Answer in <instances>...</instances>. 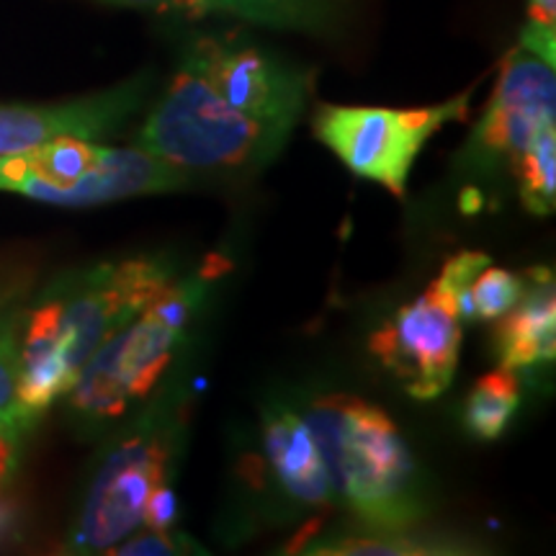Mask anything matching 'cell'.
<instances>
[{
  "instance_id": "obj_1",
  "label": "cell",
  "mask_w": 556,
  "mask_h": 556,
  "mask_svg": "<svg viewBox=\"0 0 556 556\" xmlns=\"http://www.w3.org/2000/svg\"><path fill=\"white\" fill-rule=\"evenodd\" d=\"M173 281L157 258L101 263L62 278L21 315L18 394L34 417L65 397L99 348Z\"/></svg>"
},
{
  "instance_id": "obj_2",
  "label": "cell",
  "mask_w": 556,
  "mask_h": 556,
  "mask_svg": "<svg viewBox=\"0 0 556 556\" xmlns=\"http://www.w3.org/2000/svg\"><path fill=\"white\" fill-rule=\"evenodd\" d=\"M328 469L336 503L374 531H413L428 505L415 458L384 409L328 394L304 413Z\"/></svg>"
},
{
  "instance_id": "obj_3",
  "label": "cell",
  "mask_w": 556,
  "mask_h": 556,
  "mask_svg": "<svg viewBox=\"0 0 556 556\" xmlns=\"http://www.w3.org/2000/svg\"><path fill=\"white\" fill-rule=\"evenodd\" d=\"M289 135L222 101L197 70L180 62L137 135V148L191 170L258 168L276 157Z\"/></svg>"
},
{
  "instance_id": "obj_4",
  "label": "cell",
  "mask_w": 556,
  "mask_h": 556,
  "mask_svg": "<svg viewBox=\"0 0 556 556\" xmlns=\"http://www.w3.org/2000/svg\"><path fill=\"white\" fill-rule=\"evenodd\" d=\"M217 274L204 270L199 278L180 283L173 278L148 307L139 309L90 356L70 387V407L88 420H111L127 413L131 402L148 397L173 364L206 281Z\"/></svg>"
},
{
  "instance_id": "obj_5",
  "label": "cell",
  "mask_w": 556,
  "mask_h": 556,
  "mask_svg": "<svg viewBox=\"0 0 556 556\" xmlns=\"http://www.w3.org/2000/svg\"><path fill=\"white\" fill-rule=\"evenodd\" d=\"M189 173L144 150L103 148L93 139L58 137L41 148L0 155V191L60 206H96L178 191Z\"/></svg>"
},
{
  "instance_id": "obj_6",
  "label": "cell",
  "mask_w": 556,
  "mask_h": 556,
  "mask_svg": "<svg viewBox=\"0 0 556 556\" xmlns=\"http://www.w3.org/2000/svg\"><path fill=\"white\" fill-rule=\"evenodd\" d=\"M475 88L426 109L332 106L315 111V137L336 152L356 176L405 199L413 163L443 124L464 122Z\"/></svg>"
},
{
  "instance_id": "obj_7",
  "label": "cell",
  "mask_w": 556,
  "mask_h": 556,
  "mask_svg": "<svg viewBox=\"0 0 556 556\" xmlns=\"http://www.w3.org/2000/svg\"><path fill=\"white\" fill-rule=\"evenodd\" d=\"M173 443L155 426H142L122 441L101 464L83 503L78 526L70 536V552H111L144 526L150 500L170 484Z\"/></svg>"
},
{
  "instance_id": "obj_8",
  "label": "cell",
  "mask_w": 556,
  "mask_h": 556,
  "mask_svg": "<svg viewBox=\"0 0 556 556\" xmlns=\"http://www.w3.org/2000/svg\"><path fill=\"white\" fill-rule=\"evenodd\" d=\"M371 353L405 387L409 397H441L454 381L462 351L458 294L441 278L371 336Z\"/></svg>"
},
{
  "instance_id": "obj_9",
  "label": "cell",
  "mask_w": 556,
  "mask_h": 556,
  "mask_svg": "<svg viewBox=\"0 0 556 556\" xmlns=\"http://www.w3.org/2000/svg\"><path fill=\"white\" fill-rule=\"evenodd\" d=\"M184 65L204 78L214 93L250 119L291 135L309 96V75L235 37H199Z\"/></svg>"
},
{
  "instance_id": "obj_10",
  "label": "cell",
  "mask_w": 556,
  "mask_h": 556,
  "mask_svg": "<svg viewBox=\"0 0 556 556\" xmlns=\"http://www.w3.org/2000/svg\"><path fill=\"white\" fill-rule=\"evenodd\" d=\"M554 119V65L518 47L500 70L497 86L471 135L467 155L479 165H495L500 160L513 163Z\"/></svg>"
},
{
  "instance_id": "obj_11",
  "label": "cell",
  "mask_w": 556,
  "mask_h": 556,
  "mask_svg": "<svg viewBox=\"0 0 556 556\" xmlns=\"http://www.w3.org/2000/svg\"><path fill=\"white\" fill-rule=\"evenodd\" d=\"M148 80L137 78L103 93L60 103H9L0 106V155H16L58 137L99 139L124 127L142 106Z\"/></svg>"
},
{
  "instance_id": "obj_12",
  "label": "cell",
  "mask_w": 556,
  "mask_h": 556,
  "mask_svg": "<svg viewBox=\"0 0 556 556\" xmlns=\"http://www.w3.org/2000/svg\"><path fill=\"white\" fill-rule=\"evenodd\" d=\"M523 294L500 317L495 353L500 366L528 368L556 358V291L552 268H531Z\"/></svg>"
},
{
  "instance_id": "obj_13",
  "label": "cell",
  "mask_w": 556,
  "mask_h": 556,
  "mask_svg": "<svg viewBox=\"0 0 556 556\" xmlns=\"http://www.w3.org/2000/svg\"><path fill=\"white\" fill-rule=\"evenodd\" d=\"M263 451L281 490L289 492L296 503L309 507L336 503L328 469L304 417L289 409H276L268 415L263 428Z\"/></svg>"
},
{
  "instance_id": "obj_14",
  "label": "cell",
  "mask_w": 556,
  "mask_h": 556,
  "mask_svg": "<svg viewBox=\"0 0 556 556\" xmlns=\"http://www.w3.org/2000/svg\"><path fill=\"white\" fill-rule=\"evenodd\" d=\"M520 405V379L513 368L500 366L484 374L471 389L464 422L482 441H497Z\"/></svg>"
},
{
  "instance_id": "obj_15",
  "label": "cell",
  "mask_w": 556,
  "mask_h": 556,
  "mask_svg": "<svg viewBox=\"0 0 556 556\" xmlns=\"http://www.w3.org/2000/svg\"><path fill=\"white\" fill-rule=\"evenodd\" d=\"M24 309L11 296H0V428L24 435L37 417L24 407L18 394V332Z\"/></svg>"
},
{
  "instance_id": "obj_16",
  "label": "cell",
  "mask_w": 556,
  "mask_h": 556,
  "mask_svg": "<svg viewBox=\"0 0 556 556\" xmlns=\"http://www.w3.org/2000/svg\"><path fill=\"white\" fill-rule=\"evenodd\" d=\"M520 201L536 217H548L556 206V129H541L531 148L513 160Z\"/></svg>"
},
{
  "instance_id": "obj_17",
  "label": "cell",
  "mask_w": 556,
  "mask_h": 556,
  "mask_svg": "<svg viewBox=\"0 0 556 556\" xmlns=\"http://www.w3.org/2000/svg\"><path fill=\"white\" fill-rule=\"evenodd\" d=\"M526 289L523 274L484 266L469 283L462 302V319H500Z\"/></svg>"
},
{
  "instance_id": "obj_18",
  "label": "cell",
  "mask_w": 556,
  "mask_h": 556,
  "mask_svg": "<svg viewBox=\"0 0 556 556\" xmlns=\"http://www.w3.org/2000/svg\"><path fill=\"white\" fill-rule=\"evenodd\" d=\"M312 554H454L446 541L413 536L409 531H374L368 528L364 536H348L336 541H319Z\"/></svg>"
},
{
  "instance_id": "obj_19",
  "label": "cell",
  "mask_w": 556,
  "mask_h": 556,
  "mask_svg": "<svg viewBox=\"0 0 556 556\" xmlns=\"http://www.w3.org/2000/svg\"><path fill=\"white\" fill-rule=\"evenodd\" d=\"M116 5L150 11L186 13V16H206V13H229V16H248L253 0H111Z\"/></svg>"
},
{
  "instance_id": "obj_20",
  "label": "cell",
  "mask_w": 556,
  "mask_h": 556,
  "mask_svg": "<svg viewBox=\"0 0 556 556\" xmlns=\"http://www.w3.org/2000/svg\"><path fill=\"white\" fill-rule=\"evenodd\" d=\"M180 546H197V544H191V541H186L180 536H170L168 531H155V528H148V533L124 541V544H116L111 552L114 554H180V552H189V548H180Z\"/></svg>"
},
{
  "instance_id": "obj_21",
  "label": "cell",
  "mask_w": 556,
  "mask_h": 556,
  "mask_svg": "<svg viewBox=\"0 0 556 556\" xmlns=\"http://www.w3.org/2000/svg\"><path fill=\"white\" fill-rule=\"evenodd\" d=\"M554 45H556V26L539 24V21L528 18L523 34H520V45L523 50L533 52L548 65H554Z\"/></svg>"
},
{
  "instance_id": "obj_22",
  "label": "cell",
  "mask_w": 556,
  "mask_h": 556,
  "mask_svg": "<svg viewBox=\"0 0 556 556\" xmlns=\"http://www.w3.org/2000/svg\"><path fill=\"white\" fill-rule=\"evenodd\" d=\"M21 438L24 435L16 433V430L0 428V500H3V492L9 490L13 471H16ZM0 520H3V510H0Z\"/></svg>"
},
{
  "instance_id": "obj_23",
  "label": "cell",
  "mask_w": 556,
  "mask_h": 556,
  "mask_svg": "<svg viewBox=\"0 0 556 556\" xmlns=\"http://www.w3.org/2000/svg\"><path fill=\"white\" fill-rule=\"evenodd\" d=\"M528 11H531L528 13L531 21L556 26V0H531V9Z\"/></svg>"
}]
</instances>
